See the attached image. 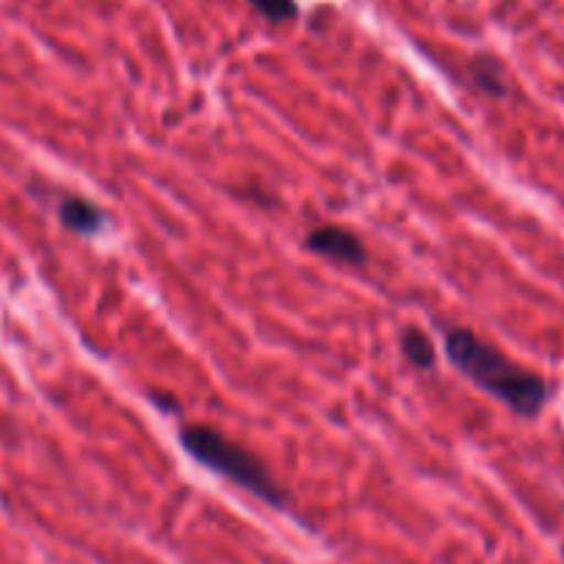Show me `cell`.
<instances>
[{
	"instance_id": "cell-1",
	"label": "cell",
	"mask_w": 564,
	"mask_h": 564,
	"mask_svg": "<svg viewBox=\"0 0 564 564\" xmlns=\"http://www.w3.org/2000/svg\"><path fill=\"white\" fill-rule=\"evenodd\" d=\"M448 362L463 377H468L476 388L485 390L492 399L503 401L509 410L523 417L540 415L547 401V384L540 373L509 360L501 349L481 340L479 335L465 327H454L446 333Z\"/></svg>"
},
{
	"instance_id": "cell-2",
	"label": "cell",
	"mask_w": 564,
	"mask_h": 564,
	"mask_svg": "<svg viewBox=\"0 0 564 564\" xmlns=\"http://www.w3.org/2000/svg\"><path fill=\"white\" fill-rule=\"evenodd\" d=\"M181 446L194 463L214 470V474L232 481V485L243 487V490L252 492V496L263 498L271 507H282V501H285V492L276 485L274 476L269 474L263 459L254 457V454L247 452L241 443L230 441V437L221 435L214 426H203V423L183 426Z\"/></svg>"
},
{
	"instance_id": "cell-3",
	"label": "cell",
	"mask_w": 564,
	"mask_h": 564,
	"mask_svg": "<svg viewBox=\"0 0 564 564\" xmlns=\"http://www.w3.org/2000/svg\"><path fill=\"white\" fill-rule=\"evenodd\" d=\"M305 247L311 249V252L322 254V258L333 260V263L362 265L368 260V249L366 243L360 241V236L351 232L349 227L340 225L313 227L305 236Z\"/></svg>"
},
{
	"instance_id": "cell-4",
	"label": "cell",
	"mask_w": 564,
	"mask_h": 564,
	"mask_svg": "<svg viewBox=\"0 0 564 564\" xmlns=\"http://www.w3.org/2000/svg\"><path fill=\"white\" fill-rule=\"evenodd\" d=\"M58 219L67 230L78 232V236H97L106 225V214L97 208L91 199L75 197V194H67L58 203Z\"/></svg>"
},
{
	"instance_id": "cell-5",
	"label": "cell",
	"mask_w": 564,
	"mask_h": 564,
	"mask_svg": "<svg viewBox=\"0 0 564 564\" xmlns=\"http://www.w3.org/2000/svg\"><path fill=\"white\" fill-rule=\"evenodd\" d=\"M401 351H404L410 366H415L417 371H430L437 360L435 344L415 327L404 329V335H401Z\"/></svg>"
},
{
	"instance_id": "cell-6",
	"label": "cell",
	"mask_w": 564,
	"mask_h": 564,
	"mask_svg": "<svg viewBox=\"0 0 564 564\" xmlns=\"http://www.w3.org/2000/svg\"><path fill=\"white\" fill-rule=\"evenodd\" d=\"M247 7L269 23H294L302 14L300 0H247Z\"/></svg>"
},
{
	"instance_id": "cell-7",
	"label": "cell",
	"mask_w": 564,
	"mask_h": 564,
	"mask_svg": "<svg viewBox=\"0 0 564 564\" xmlns=\"http://www.w3.org/2000/svg\"><path fill=\"white\" fill-rule=\"evenodd\" d=\"M470 69H474V80L479 84V89L485 91V95H496V97L507 95L501 64L492 62V58H474Z\"/></svg>"
}]
</instances>
